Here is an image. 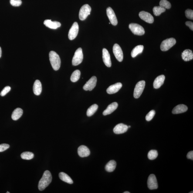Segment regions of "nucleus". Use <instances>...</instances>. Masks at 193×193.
<instances>
[{"instance_id":"c85d7f7f","label":"nucleus","mask_w":193,"mask_h":193,"mask_svg":"<svg viewBox=\"0 0 193 193\" xmlns=\"http://www.w3.org/2000/svg\"><path fill=\"white\" fill-rule=\"evenodd\" d=\"M81 72L79 70H76L72 73L71 77V80L72 82H75L79 80L80 77Z\"/></svg>"},{"instance_id":"b1692460","label":"nucleus","mask_w":193,"mask_h":193,"mask_svg":"<svg viewBox=\"0 0 193 193\" xmlns=\"http://www.w3.org/2000/svg\"><path fill=\"white\" fill-rule=\"evenodd\" d=\"M23 110L21 108H17L13 112L12 115V120H17L22 116Z\"/></svg>"},{"instance_id":"412c9836","label":"nucleus","mask_w":193,"mask_h":193,"mask_svg":"<svg viewBox=\"0 0 193 193\" xmlns=\"http://www.w3.org/2000/svg\"><path fill=\"white\" fill-rule=\"evenodd\" d=\"M165 76L164 75H160L157 77L154 81V89H158L162 86L165 80Z\"/></svg>"},{"instance_id":"f257e3e1","label":"nucleus","mask_w":193,"mask_h":193,"mask_svg":"<svg viewBox=\"0 0 193 193\" xmlns=\"http://www.w3.org/2000/svg\"><path fill=\"white\" fill-rule=\"evenodd\" d=\"M52 179L51 174L48 170L44 172L42 178L38 184V189L40 191H43L51 182Z\"/></svg>"},{"instance_id":"a211bd4d","label":"nucleus","mask_w":193,"mask_h":193,"mask_svg":"<svg viewBox=\"0 0 193 193\" xmlns=\"http://www.w3.org/2000/svg\"><path fill=\"white\" fill-rule=\"evenodd\" d=\"M44 25L51 29H56L61 26L60 23L57 21L53 22L51 20H46L44 22Z\"/></svg>"},{"instance_id":"f3484780","label":"nucleus","mask_w":193,"mask_h":193,"mask_svg":"<svg viewBox=\"0 0 193 193\" xmlns=\"http://www.w3.org/2000/svg\"><path fill=\"white\" fill-rule=\"evenodd\" d=\"M122 86V85L120 83H117L112 85L107 89V93L109 94H113L117 93L121 89Z\"/></svg>"},{"instance_id":"cd10ccee","label":"nucleus","mask_w":193,"mask_h":193,"mask_svg":"<svg viewBox=\"0 0 193 193\" xmlns=\"http://www.w3.org/2000/svg\"><path fill=\"white\" fill-rule=\"evenodd\" d=\"M98 108V106L96 104H94L88 108L87 112V115L88 117H91L94 114Z\"/></svg>"},{"instance_id":"72a5a7b5","label":"nucleus","mask_w":193,"mask_h":193,"mask_svg":"<svg viewBox=\"0 0 193 193\" xmlns=\"http://www.w3.org/2000/svg\"><path fill=\"white\" fill-rule=\"evenodd\" d=\"M155 114V111L154 110H151L147 115L146 116V120L147 121H149L151 120L154 117Z\"/></svg>"},{"instance_id":"a19ab883","label":"nucleus","mask_w":193,"mask_h":193,"mask_svg":"<svg viewBox=\"0 0 193 193\" xmlns=\"http://www.w3.org/2000/svg\"><path fill=\"white\" fill-rule=\"evenodd\" d=\"M1 56H2V49H1V48L0 47V58L1 57Z\"/></svg>"},{"instance_id":"c756f323","label":"nucleus","mask_w":193,"mask_h":193,"mask_svg":"<svg viewBox=\"0 0 193 193\" xmlns=\"http://www.w3.org/2000/svg\"><path fill=\"white\" fill-rule=\"evenodd\" d=\"M166 9L161 6H156L153 8V11L154 14L155 16H159L162 13L165 12Z\"/></svg>"},{"instance_id":"9d476101","label":"nucleus","mask_w":193,"mask_h":193,"mask_svg":"<svg viewBox=\"0 0 193 193\" xmlns=\"http://www.w3.org/2000/svg\"><path fill=\"white\" fill-rule=\"evenodd\" d=\"M147 185L150 190L156 189L158 187L156 178L154 174H151L148 177Z\"/></svg>"},{"instance_id":"0eeeda50","label":"nucleus","mask_w":193,"mask_h":193,"mask_svg":"<svg viewBox=\"0 0 193 193\" xmlns=\"http://www.w3.org/2000/svg\"><path fill=\"white\" fill-rule=\"evenodd\" d=\"M129 28L135 35H142L145 33V31L143 27L136 23H131L129 25Z\"/></svg>"},{"instance_id":"6ab92c4d","label":"nucleus","mask_w":193,"mask_h":193,"mask_svg":"<svg viewBox=\"0 0 193 193\" xmlns=\"http://www.w3.org/2000/svg\"><path fill=\"white\" fill-rule=\"evenodd\" d=\"M188 110V107L184 104H179L174 108L172 111L174 114H180L185 112Z\"/></svg>"},{"instance_id":"79ce46f5","label":"nucleus","mask_w":193,"mask_h":193,"mask_svg":"<svg viewBox=\"0 0 193 193\" xmlns=\"http://www.w3.org/2000/svg\"><path fill=\"white\" fill-rule=\"evenodd\" d=\"M123 193H130V192H128V191L124 192Z\"/></svg>"},{"instance_id":"1a4fd4ad","label":"nucleus","mask_w":193,"mask_h":193,"mask_svg":"<svg viewBox=\"0 0 193 193\" xmlns=\"http://www.w3.org/2000/svg\"><path fill=\"white\" fill-rule=\"evenodd\" d=\"M79 31V26L77 22H75L72 25L71 29L69 30V38L70 40L74 39L78 35Z\"/></svg>"},{"instance_id":"4be33fe9","label":"nucleus","mask_w":193,"mask_h":193,"mask_svg":"<svg viewBox=\"0 0 193 193\" xmlns=\"http://www.w3.org/2000/svg\"><path fill=\"white\" fill-rule=\"evenodd\" d=\"M182 57L184 61H188L193 59V53L192 51L190 49H186L182 53Z\"/></svg>"},{"instance_id":"f8f14e48","label":"nucleus","mask_w":193,"mask_h":193,"mask_svg":"<svg viewBox=\"0 0 193 193\" xmlns=\"http://www.w3.org/2000/svg\"><path fill=\"white\" fill-rule=\"evenodd\" d=\"M106 12L110 23L113 25H117L118 23L117 18L112 9L110 7H109L106 10Z\"/></svg>"},{"instance_id":"7c9ffc66","label":"nucleus","mask_w":193,"mask_h":193,"mask_svg":"<svg viewBox=\"0 0 193 193\" xmlns=\"http://www.w3.org/2000/svg\"><path fill=\"white\" fill-rule=\"evenodd\" d=\"M21 157L23 159L30 160L33 158L34 154L30 152H25L21 154Z\"/></svg>"},{"instance_id":"a18cd8bd","label":"nucleus","mask_w":193,"mask_h":193,"mask_svg":"<svg viewBox=\"0 0 193 193\" xmlns=\"http://www.w3.org/2000/svg\"><path fill=\"white\" fill-rule=\"evenodd\" d=\"M7 193H10V192H7Z\"/></svg>"},{"instance_id":"a878e982","label":"nucleus","mask_w":193,"mask_h":193,"mask_svg":"<svg viewBox=\"0 0 193 193\" xmlns=\"http://www.w3.org/2000/svg\"><path fill=\"white\" fill-rule=\"evenodd\" d=\"M59 178L62 181L65 182L68 184H73V181L71 178L67 174L64 172H61L59 174Z\"/></svg>"},{"instance_id":"20e7f679","label":"nucleus","mask_w":193,"mask_h":193,"mask_svg":"<svg viewBox=\"0 0 193 193\" xmlns=\"http://www.w3.org/2000/svg\"><path fill=\"white\" fill-rule=\"evenodd\" d=\"M176 42V39L171 38L165 40L162 42L161 44V50L163 51H166L169 50L172 47L174 46Z\"/></svg>"},{"instance_id":"c03bdc74","label":"nucleus","mask_w":193,"mask_h":193,"mask_svg":"<svg viewBox=\"0 0 193 193\" xmlns=\"http://www.w3.org/2000/svg\"><path fill=\"white\" fill-rule=\"evenodd\" d=\"M128 128H130V126H128Z\"/></svg>"},{"instance_id":"aec40b11","label":"nucleus","mask_w":193,"mask_h":193,"mask_svg":"<svg viewBox=\"0 0 193 193\" xmlns=\"http://www.w3.org/2000/svg\"><path fill=\"white\" fill-rule=\"evenodd\" d=\"M118 106V104L116 102H113L108 106L107 108L103 112V115L106 116L111 114L116 110Z\"/></svg>"},{"instance_id":"9b49d317","label":"nucleus","mask_w":193,"mask_h":193,"mask_svg":"<svg viewBox=\"0 0 193 193\" xmlns=\"http://www.w3.org/2000/svg\"><path fill=\"white\" fill-rule=\"evenodd\" d=\"M97 79L96 76H93L85 84L83 87L85 90L91 91L96 86Z\"/></svg>"},{"instance_id":"473e14b6","label":"nucleus","mask_w":193,"mask_h":193,"mask_svg":"<svg viewBox=\"0 0 193 193\" xmlns=\"http://www.w3.org/2000/svg\"><path fill=\"white\" fill-rule=\"evenodd\" d=\"M160 6L165 9H169L171 8V3L167 0H161L160 2Z\"/></svg>"},{"instance_id":"bb28decb","label":"nucleus","mask_w":193,"mask_h":193,"mask_svg":"<svg viewBox=\"0 0 193 193\" xmlns=\"http://www.w3.org/2000/svg\"><path fill=\"white\" fill-rule=\"evenodd\" d=\"M116 166V162L114 160H111L106 164L105 169L108 172H112L115 169Z\"/></svg>"},{"instance_id":"4c0bfd02","label":"nucleus","mask_w":193,"mask_h":193,"mask_svg":"<svg viewBox=\"0 0 193 193\" xmlns=\"http://www.w3.org/2000/svg\"><path fill=\"white\" fill-rule=\"evenodd\" d=\"M9 144L5 143L0 144V152H2L7 150L9 148Z\"/></svg>"},{"instance_id":"ddd939ff","label":"nucleus","mask_w":193,"mask_h":193,"mask_svg":"<svg viewBox=\"0 0 193 193\" xmlns=\"http://www.w3.org/2000/svg\"><path fill=\"white\" fill-rule=\"evenodd\" d=\"M139 15L142 20L149 23H152L154 22V17L148 12L141 11L139 13Z\"/></svg>"},{"instance_id":"5701e85b","label":"nucleus","mask_w":193,"mask_h":193,"mask_svg":"<svg viewBox=\"0 0 193 193\" xmlns=\"http://www.w3.org/2000/svg\"><path fill=\"white\" fill-rule=\"evenodd\" d=\"M33 91L34 94L37 96L41 94L42 91V84L39 80H37L34 83L33 86Z\"/></svg>"},{"instance_id":"dca6fc26","label":"nucleus","mask_w":193,"mask_h":193,"mask_svg":"<svg viewBox=\"0 0 193 193\" xmlns=\"http://www.w3.org/2000/svg\"><path fill=\"white\" fill-rule=\"evenodd\" d=\"M78 153L79 156L81 157H88L90 154V150L86 146H81L78 148Z\"/></svg>"},{"instance_id":"2f4dec72","label":"nucleus","mask_w":193,"mask_h":193,"mask_svg":"<svg viewBox=\"0 0 193 193\" xmlns=\"http://www.w3.org/2000/svg\"><path fill=\"white\" fill-rule=\"evenodd\" d=\"M158 155V152L156 150H151L148 153V157L149 159L152 160L155 159Z\"/></svg>"},{"instance_id":"c9c22d12","label":"nucleus","mask_w":193,"mask_h":193,"mask_svg":"<svg viewBox=\"0 0 193 193\" xmlns=\"http://www.w3.org/2000/svg\"><path fill=\"white\" fill-rule=\"evenodd\" d=\"M10 3L12 6L19 7L22 3L21 0H10Z\"/></svg>"},{"instance_id":"f03ea898","label":"nucleus","mask_w":193,"mask_h":193,"mask_svg":"<svg viewBox=\"0 0 193 193\" xmlns=\"http://www.w3.org/2000/svg\"><path fill=\"white\" fill-rule=\"evenodd\" d=\"M49 60L54 70L57 71L60 67L61 61L59 55L56 52L51 51L49 53Z\"/></svg>"},{"instance_id":"58836bf2","label":"nucleus","mask_w":193,"mask_h":193,"mask_svg":"<svg viewBox=\"0 0 193 193\" xmlns=\"http://www.w3.org/2000/svg\"><path fill=\"white\" fill-rule=\"evenodd\" d=\"M186 25L187 26H188L192 31H193V23L192 22H191V21H187L186 22Z\"/></svg>"},{"instance_id":"39448f33","label":"nucleus","mask_w":193,"mask_h":193,"mask_svg":"<svg viewBox=\"0 0 193 193\" xmlns=\"http://www.w3.org/2000/svg\"><path fill=\"white\" fill-rule=\"evenodd\" d=\"M91 8L87 4L84 5L81 8L79 12V18L81 21L86 19L88 15H90Z\"/></svg>"},{"instance_id":"6e6552de","label":"nucleus","mask_w":193,"mask_h":193,"mask_svg":"<svg viewBox=\"0 0 193 193\" xmlns=\"http://www.w3.org/2000/svg\"><path fill=\"white\" fill-rule=\"evenodd\" d=\"M113 51L116 59L119 62H121L123 60V55L122 51L120 45L117 44H114Z\"/></svg>"},{"instance_id":"393cba45","label":"nucleus","mask_w":193,"mask_h":193,"mask_svg":"<svg viewBox=\"0 0 193 193\" xmlns=\"http://www.w3.org/2000/svg\"><path fill=\"white\" fill-rule=\"evenodd\" d=\"M144 46L143 45H138L134 48L132 51L131 55L132 57L134 58L138 55L141 53L142 52Z\"/></svg>"},{"instance_id":"423d86ee","label":"nucleus","mask_w":193,"mask_h":193,"mask_svg":"<svg viewBox=\"0 0 193 193\" xmlns=\"http://www.w3.org/2000/svg\"><path fill=\"white\" fill-rule=\"evenodd\" d=\"M145 86V82L141 81L138 82L134 88L133 96L134 98H138L141 96Z\"/></svg>"},{"instance_id":"4468645a","label":"nucleus","mask_w":193,"mask_h":193,"mask_svg":"<svg viewBox=\"0 0 193 193\" xmlns=\"http://www.w3.org/2000/svg\"><path fill=\"white\" fill-rule=\"evenodd\" d=\"M102 52L103 59L104 64L107 67H110L111 66L112 63L110 53L106 48H103Z\"/></svg>"},{"instance_id":"ea45409f","label":"nucleus","mask_w":193,"mask_h":193,"mask_svg":"<svg viewBox=\"0 0 193 193\" xmlns=\"http://www.w3.org/2000/svg\"><path fill=\"white\" fill-rule=\"evenodd\" d=\"M187 158L193 160V151H191L188 152L187 154Z\"/></svg>"},{"instance_id":"7ed1b4c3","label":"nucleus","mask_w":193,"mask_h":193,"mask_svg":"<svg viewBox=\"0 0 193 193\" xmlns=\"http://www.w3.org/2000/svg\"><path fill=\"white\" fill-rule=\"evenodd\" d=\"M83 54L82 48H79L75 52L72 61V65L74 66H77L82 63L83 60Z\"/></svg>"},{"instance_id":"2eb2a0df","label":"nucleus","mask_w":193,"mask_h":193,"mask_svg":"<svg viewBox=\"0 0 193 193\" xmlns=\"http://www.w3.org/2000/svg\"><path fill=\"white\" fill-rule=\"evenodd\" d=\"M128 128V126L126 125L123 123H120L114 127L113 129V132L116 134H122L127 132Z\"/></svg>"},{"instance_id":"37998d69","label":"nucleus","mask_w":193,"mask_h":193,"mask_svg":"<svg viewBox=\"0 0 193 193\" xmlns=\"http://www.w3.org/2000/svg\"><path fill=\"white\" fill-rule=\"evenodd\" d=\"M189 193H193V191H191V192H190Z\"/></svg>"},{"instance_id":"f704fd0d","label":"nucleus","mask_w":193,"mask_h":193,"mask_svg":"<svg viewBox=\"0 0 193 193\" xmlns=\"http://www.w3.org/2000/svg\"><path fill=\"white\" fill-rule=\"evenodd\" d=\"M186 16L188 19H193V11L192 10L187 9L185 11Z\"/></svg>"},{"instance_id":"e433bc0d","label":"nucleus","mask_w":193,"mask_h":193,"mask_svg":"<svg viewBox=\"0 0 193 193\" xmlns=\"http://www.w3.org/2000/svg\"><path fill=\"white\" fill-rule=\"evenodd\" d=\"M11 88L9 86H6L4 88L1 93V96H5L7 93H8L10 91H11Z\"/></svg>"}]
</instances>
